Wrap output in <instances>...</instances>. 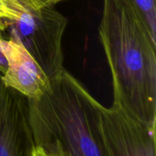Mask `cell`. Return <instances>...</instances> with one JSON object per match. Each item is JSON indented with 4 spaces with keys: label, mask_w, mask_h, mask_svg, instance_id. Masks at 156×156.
<instances>
[{
    "label": "cell",
    "mask_w": 156,
    "mask_h": 156,
    "mask_svg": "<svg viewBox=\"0 0 156 156\" xmlns=\"http://www.w3.org/2000/svg\"><path fill=\"white\" fill-rule=\"evenodd\" d=\"M98 36L110 67L114 98L156 124V39L124 0H104Z\"/></svg>",
    "instance_id": "obj_1"
},
{
    "label": "cell",
    "mask_w": 156,
    "mask_h": 156,
    "mask_svg": "<svg viewBox=\"0 0 156 156\" xmlns=\"http://www.w3.org/2000/svg\"><path fill=\"white\" fill-rule=\"evenodd\" d=\"M43 95L29 98L36 156H105L99 103L66 69Z\"/></svg>",
    "instance_id": "obj_2"
},
{
    "label": "cell",
    "mask_w": 156,
    "mask_h": 156,
    "mask_svg": "<svg viewBox=\"0 0 156 156\" xmlns=\"http://www.w3.org/2000/svg\"><path fill=\"white\" fill-rule=\"evenodd\" d=\"M68 19L54 6L28 4L18 21L8 29L13 31L50 80L64 67L62 39Z\"/></svg>",
    "instance_id": "obj_3"
},
{
    "label": "cell",
    "mask_w": 156,
    "mask_h": 156,
    "mask_svg": "<svg viewBox=\"0 0 156 156\" xmlns=\"http://www.w3.org/2000/svg\"><path fill=\"white\" fill-rule=\"evenodd\" d=\"M98 125L105 156H155V125L129 111L118 98L100 104Z\"/></svg>",
    "instance_id": "obj_4"
},
{
    "label": "cell",
    "mask_w": 156,
    "mask_h": 156,
    "mask_svg": "<svg viewBox=\"0 0 156 156\" xmlns=\"http://www.w3.org/2000/svg\"><path fill=\"white\" fill-rule=\"evenodd\" d=\"M0 156H36L29 98L7 86L0 73Z\"/></svg>",
    "instance_id": "obj_5"
},
{
    "label": "cell",
    "mask_w": 156,
    "mask_h": 156,
    "mask_svg": "<svg viewBox=\"0 0 156 156\" xmlns=\"http://www.w3.org/2000/svg\"><path fill=\"white\" fill-rule=\"evenodd\" d=\"M0 48L8 67L2 79L7 86L19 91L28 98H37L50 87V81L37 62L24 48L13 31L9 39L0 41Z\"/></svg>",
    "instance_id": "obj_6"
},
{
    "label": "cell",
    "mask_w": 156,
    "mask_h": 156,
    "mask_svg": "<svg viewBox=\"0 0 156 156\" xmlns=\"http://www.w3.org/2000/svg\"><path fill=\"white\" fill-rule=\"evenodd\" d=\"M28 4L29 0H0V23L9 27L19 19Z\"/></svg>",
    "instance_id": "obj_7"
},
{
    "label": "cell",
    "mask_w": 156,
    "mask_h": 156,
    "mask_svg": "<svg viewBox=\"0 0 156 156\" xmlns=\"http://www.w3.org/2000/svg\"><path fill=\"white\" fill-rule=\"evenodd\" d=\"M133 6L143 17L152 37L156 39L155 0H124Z\"/></svg>",
    "instance_id": "obj_8"
},
{
    "label": "cell",
    "mask_w": 156,
    "mask_h": 156,
    "mask_svg": "<svg viewBox=\"0 0 156 156\" xmlns=\"http://www.w3.org/2000/svg\"><path fill=\"white\" fill-rule=\"evenodd\" d=\"M30 4L35 7H42V6H54L56 3L66 0H29Z\"/></svg>",
    "instance_id": "obj_9"
}]
</instances>
